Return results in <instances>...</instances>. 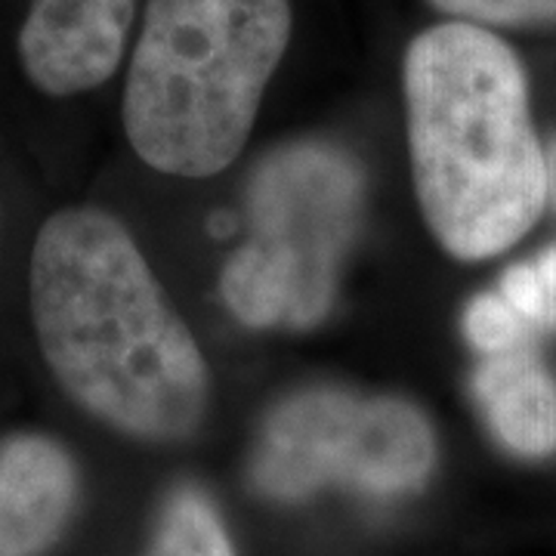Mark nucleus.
I'll use <instances>...</instances> for the list:
<instances>
[{"mask_svg":"<svg viewBox=\"0 0 556 556\" xmlns=\"http://www.w3.org/2000/svg\"><path fill=\"white\" fill-rule=\"evenodd\" d=\"M28 303L43 362L87 415L118 433L174 442L207 412V365L124 229L100 207L40 226Z\"/></svg>","mask_w":556,"mask_h":556,"instance_id":"f257e3e1","label":"nucleus"},{"mask_svg":"<svg viewBox=\"0 0 556 556\" xmlns=\"http://www.w3.org/2000/svg\"><path fill=\"white\" fill-rule=\"evenodd\" d=\"M402 90L430 236L464 263L510 251L547 207L544 146L514 47L477 22L433 25L405 50Z\"/></svg>","mask_w":556,"mask_h":556,"instance_id":"f03ea898","label":"nucleus"},{"mask_svg":"<svg viewBox=\"0 0 556 556\" xmlns=\"http://www.w3.org/2000/svg\"><path fill=\"white\" fill-rule=\"evenodd\" d=\"M288 40V0H149L124 84L134 152L170 177L226 170Z\"/></svg>","mask_w":556,"mask_h":556,"instance_id":"7ed1b4c3","label":"nucleus"},{"mask_svg":"<svg viewBox=\"0 0 556 556\" xmlns=\"http://www.w3.org/2000/svg\"><path fill=\"white\" fill-rule=\"evenodd\" d=\"M362 179L334 149L303 142L251 182V241L223 269V298L251 328H306L325 316L356 232Z\"/></svg>","mask_w":556,"mask_h":556,"instance_id":"20e7f679","label":"nucleus"},{"mask_svg":"<svg viewBox=\"0 0 556 556\" xmlns=\"http://www.w3.org/2000/svg\"><path fill=\"white\" fill-rule=\"evenodd\" d=\"M433 467L437 433L412 402L316 387L266 417L251 485L269 501H303L328 485L399 497L424 489Z\"/></svg>","mask_w":556,"mask_h":556,"instance_id":"39448f33","label":"nucleus"},{"mask_svg":"<svg viewBox=\"0 0 556 556\" xmlns=\"http://www.w3.org/2000/svg\"><path fill=\"white\" fill-rule=\"evenodd\" d=\"M137 0H31L20 62L47 97H78L115 75Z\"/></svg>","mask_w":556,"mask_h":556,"instance_id":"423d86ee","label":"nucleus"},{"mask_svg":"<svg viewBox=\"0 0 556 556\" xmlns=\"http://www.w3.org/2000/svg\"><path fill=\"white\" fill-rule=\"evenodd\" d=\"M78 501V470L60 442H0V556H40L60 541Z\"/></svg>","mask_w":556,"mask_h":556,"instance_id":"0eeeda50","label":"nucleus"},{"mask_svg":"<svg viewBox=\"0 0 556 556\" xmlns=\"http://www.w3.org/2000/svg\"><path fill=\"white\" fill-rule=\"evenodd\" d=\"M473 399L489 433L510 455H556V380L529 346L482 358L473 371Z\"/></svg>","mask_w":556,"mask_h":556,"instance_id":"6e6552de","label":"nucleus"},{"mask_svg":"<svg viewBox=\"0 0 556 556\" xmlns=\"http://www.w3.org/2000/svg\"><path fill=\"white\" fill-rule=\"evenodd\" d=\"M146 556H236L226 522L199 489H177L161 510Z\"/></svg>","mask_w":556,"mask_h":556,"instance_id":"1a4fd4ad","label":"nucleus"},{"mask_svg":"<svg viewBox=\"0 0 556 556\" xmlns=\"http://www.w3.org/2000/svg\"><path fill=\"white\" fill-rule=\"evenodd\" d=\"M460 331L479 356H501L529 346L532 325L497 294H477L464 306Z\"/></svg>","mask_w":556,"mask_h":556,"instance_id":"9d476101","label":"nucleus"},{"mask_svg":"<svg viewBox=\"0 0 556 556\" xmlns=\"http://www.w3.org/2000/svg\"><path fill=\"white\" fill-rule=\"evenodd\" d=\"M439 13L477 25H544L556 22V0H430Z\"/></svg>","mask_w":556,"mask_h":556,"instance_id":"9b49d317","label":"nucleus"},{"mask_svg":"<svg viewBox=\"0 0 556 556\" xmlns=\"http://www.w3.org/2000/svg\"><path fill=\"white\" fill-rule=\"evenodd\" d=\"M501 298L507 300L532 328H544V294H541V281H538L532 260L514 263L504 273V278H501Z\"/></svg>","mask_w":556,"mask_h":556,"instance_id":"f8f14e48","label":"nucleus"},{"mask_svg":"<svg viewBox=\"0 0 556 556\" xmlns=\"http://www.w3.org/2000/svg\"><path fill=\"white\" fill-rule=\"evenodd\" d=\"M538 281H541V294H544V328L556 325V244L544 248L535 260Z\"/></svg>","mask_w":556,"mask_h":556,"instance_id":"ddd939ff","label":"nucleus"},{"mask_svg":"<svg viewBox=\"0 0 556 556\" xmlns=\"http://www.w3.org/2000/svg\"><path fill=\"white\" fill-rule=\"evenodd\" d=\"M544 167H547V204L556 207V139L544 146Z\"/></svg>","mask_w":556,"mask_h":556,"instance_id":"4468645a","label":"nucleus"}]
</instances>
